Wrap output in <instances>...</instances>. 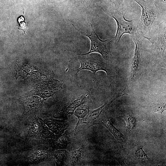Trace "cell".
Returning <instances> with one entry per match:
<instances>
[{
    "instance_id": "9",
    "label": "cell",
    "mask_w": 166,
    "mask_h": 166,
    "mask_svg": "<svg viewBox=\"0 0 166 166\" xmlns=\"http://www.w3.org/2000/svg\"><path fill=\"white\" fill-rule=\"evenodd\" d=\"M85 98V96L82 95L73 99L66 108V113L68 114L73 113L77 108L83 104Z\"/></svg>"
},
{
    "instance_id": "11",
    "label": "cell",
    "mask_w": 166,
    "mask_h": 166,
    "mask_svg": "<svg viewBox=\"0 0 166 166\" xmlns=\"http://www.w3.org/2000/svg\"><path fill=\"white\" fill-rule=\"evenodd\" d=\"M89 111L88 107L82 104L77 107L73 113L78 118V120H79L84 118L87 115Z\"/></svg>"
},
{
    "instance_id": "3",
    "label": "cell",
    "mask_w": 166,
    "mask_h": 166,
    "mask_svg": "<svg viewBox=\"0 0 166 166\" xmlns=\"http://www.w3.org/2000/svg\"><path fill=\"white\" fill-rule=\"evenodd\" d=\"M125 13L117 10L108 14L116 21L117 26L114 39L117 42L124 34H129L132 36L139 34L138 33V24L135 19L128 20L125 18Z\"/></svg>"
},
{
    "instance_id": "17",
    "label": "cell",
    "mask_w": 166,
    "mask_h": 166,
    "mask_svg": "<svg viewBox=\"0 0 166 166\" xmlns=\"http://www.w3.org/2000/svg\"><path fill=\"white\" fill-rule=\"evenodd\" d=\"M166 110V103L164 102L160 101L156 103L154 107L155 112L162 114V113Z\"/></svg>"
},
{
    "instance_id": "10",
    "label": "cell",
    "mask_w": 166,
    "mask_h": 166,
    "mask_svg": "<svg viewBox=\"0 0 166 166\" xmlns=\"http://www.w3.org/2000/svg\"><path fill=\"white\" fill-rule=\"evenodd\" d=\"M84 148V146H82L78 149L72 150L69 156L70 163L72 165H75L80 160L83 155Z\"/></svg>"
},
{
    "instance_id": "14",
    "label": "cell",
    "mask_w": 166,
    "mask_h": 166,
    "mask_svg": "<svg viewBox=\"0 0 166 166\" xmlns=\"http://www.w3.org/2000/svg\"><path fill=\"white\" fill-rule=\"evenodd\" d=\"M66 155L65 150H60L56 151L54 153L55 161L57 165H61Z\"/></svg>"
},
{
    "instance_id": "18",
    "label": "cell",
    "mask_w": 166,
    "mask_h": 166,
    "mask_svg": "<svg viewBox=\"0 0 166 166\" xmlns=\"http://www.w3.org/2000/svg\"><path fill=\"white\" fill-rule=\"evenodd\" d=\"M113 3L117 10L121 11L123 8V0H108Z\"/></svg>"
},
{
    "instance_id": "2",
    "label": "cell",
    "mask_w": 166,
    "mask_h": 166,
    "mask_svg": "<svg viewBox=\"0 0 166 166\" xmlns=\"http://www.w3.org/2000/svg\"><path fill=\"white\" fill-rule=\"evenodd\" d=\"M90 24L91 32L90 34H88L79 30L72 24L75 29L83 35L88 37L91 41L90 50L89 52L83 54L89 55L92 53H97L100 54L106 60L111 62L112 57L110 51V44L112 39L105 40H101L95 31L93 25L91 24L90 23Z\"/></svg>"
},
{
    "instance_id": "5",
    "label": "cell",
    "mask_w": 166,
    "mask_h": 166,
    "mask_svg": "<svg viewBox=\"0 0 166 166\" xmlns=\"http://www.w3.org/2000/svg\"><path fill=\"white\" fill-rule=\"evenodd\" d=\"M121 93L117 94L112 100L105 103L101 106L93 110H89L87 115L83 119L78 120L77 123L74 129L75 133L80 131L81 128L83 126H87L88 127L94 125L96 121L99 118L103 111L114 100L122 96Z\"/></svg>"
},
{
    "instance_id": "8",
    "label": "cell",
    "mask_w": 166,
    "mask_h": 166,
    "mask_svg": "<svg viewBox=\"0 0 166 166\" xmlns=\"http://www.w3.org/2000/svg\"><path fill=\"white\" fill-rule=\"evenodd\" d=\"M101 121V123L100 124H102L106 127L117 140L121 141L124 140L125 137L124 135L113 125L108 117H103Z\"/></svg>"
},
{
    "instance_id": "1",
    "label": "cell",
    "mask_w": 166,
    "mask_h": 166,
    "mask_svg": "<svg viewBox=\"0 0 166 166\" xmlns=\"http://www.w3.org/2000/svg\"><path fill=\"white\" fill-rule=\"evenodd\" d=\"M141 7V21L145 33L149 32L155 27L159 16L157 6L152 0H133Z\"/></svg>"
},
{
    "instance_id": "16",
    "label": "cell",
    "mask_w": 166,
    "mask_h": 166,
    "mask_svg": "<svg viewBox=\"0 0 166 166\" xmlns=\"http://www.w3.org/2000/svg\"><path fill=\"white\" fill-rule=\"evenodd\" d=\"M127 123V128L129 130H132L136 127V120L135 117L130 115L126 116L124 118Z\"/></svg>"
},
{
    "instance_id": "13",
    "label": "cell",
    "mask_w": 166,
    "mask_h": 166,
    "mask_svg": "<svg viewBox=\"0 0 166 166\" xmlns=\"http://www.w3.org/2000/svg\"><path fill=\"white\" fill-rule=\"evenodd\" d=\"M69 139L67 134L65 133L60 136L56 140V144L57 147L60 149H65L69 144Z\"/></svg>"
},
{
    "instance_id": "15",
    "label": "cell",
    "mask_w": 166,
    "mask_h": 166,
    "mask_svg": "<svg viewBox=\"0 0 166 166\" xmlns=\"http://www.w3.org/2000/svg\"><path fill=\"white\" fill-rule=\"evenodd\" d=\"M143 146H138L135 148L134 153L136 158L142 160H148L149 158L143 150Z\"/></svg>"
},
{
    "instance_id": "6",
    "label": "cell",
    "mask_w": 166,
    "mask_h": 166,
    "mask_svg": "<svg viewBox=\"0 0 166 166\" xmlns=\"http://www.w3.org/2000/svg\"><path fill=\"white\" fill-rule=\"evenodd\" d=\"M135 44V49L131 64V78L133 79L137 75L140 61V37L139 34L132 36Z\"/></svg>"
},
{
    "instance_id": "4",
    "label": "cell",
    "mask_w": 166,
    "mask_h": 166,
    "mask_svg": "<svg viewBox=\"0 0 166 166\" xmlns=\"http://www.w3.org/2000/svg\"><path fill=\"white\" fill-rule=\"evenodd\" d=\"M79 61L81 64L80 68L76 69V75L82 70H88L92 72L94 74L100 70L105 71L107 76L110 78L114 72V69L111 65L100 60L96 59L89 55L78 54Z\"/></svg>"
},
{
    "instance_id": "7",
    "label": "cell",
    "mask_w": 166,
    "mask_h": 166,
    "mask_svg": "<svg viewBox=\"0 0 166 166\" xmlns=\"http://www.w3.org/2000/svg\"><path fill=\"white\" fill-rule=\"evenodd\" d=\"M46 124L50 129L57 134H61L66 129L67 123L63 120L48 119Z\"/></svg>"
},
{
    "instance_id": "12",
    "label": "cell",
    "mask_w": 166,
    "mask_h": 166,
    "mask_svg": "<svg viewBox=\"0 0 166 166\" xmlns=\"http://www.w3.org/2000/svg\"><path fill=\"white\" fill-rule=\"evenodd\" d=\"M159 29V39L162 47V53L166 48V23L164 22L161 24Z\"/></svg>"
},
{
    "instance_id": "19",
    "label": "cell",
    "mask_w": 166,
    "mask_h": 166,
    "mask_svg": "<svg viewBox=\"0 0 166 166\" xmlns=\"http://www.w3.org/2000/svg\"><path fill=\"white\" fill-rule=\"evenodd\" d=\"M154 0L156 2L163 3H166V0Z\"/></svg>"
}]
</instances>
